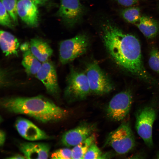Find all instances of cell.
<instances>
[{"instance_id":"1","label":"cell","mask_w":159,"mask_h":159,"mask_svg":"<svg viewBox=\"0 0 159 159\" xmlns=\"http://www.w3.org/2000/svg\"><path fill=\"white\" fill-rule=\"evenodd\" d=\"M100 29L104 45L116 64L140 78L153 81L144 66L140 43L136 37L125 33L108 20L102 24Z\"/></svg>"},{"instance_id":"2","label":"cell","mask_w":159,"mask_h":159,"mask_svg":"<svg viewBox=\"0 0 159 159\" xmlns=\"http://www.w3.org/2000/svg\"><path fill=\"white\" fill-rule=\"evenodd\" d=\"M4 109L10 112L25 115L44 123L57 122L64 119L68 111L44 97H8L1 99Z\"/></svg>"},{"instance_id":"3","label":"cell","mask_w":159,"mask_h":159,"mask_svg":"<svg viewBox=\"0 0 159 159\" xmlns=\"http://www.w3.org/2000/svg\"><path fill=\"white\" fill-rule=\"evenodd\" d=\"M135 136L130 124L122 123L108 135L104 145L111 147L119 154H125L133 150L136 145Z\"/></svg>"},{"instance_id":"4","label":"cell","mask_w":159,"mask_h":159,"mask_svg":"<svg viewBox=\"0 0 159 159\" xmlns=\"http://www.w3.org/2000/svg\"><path fill=\"white\" fill-rule=\"evenodd\" d=\"M91 93L85 73L71 69L67 77L64 95L69 102L85 99Z\"/></svg>"},{"instance_id":"5","label":"cell","mask_w":159,"mask_h":159,"mask_svg":"<svg viewBox=\"0 0 159 159\" xmlns=\"http://www.w3.org/2000/svg\"><path fill=\"white\" fill-rule=\"evenodd\" d=\"M89 45V37L82 33L61 41L59 48L60 62L65 64L84 54L87 52Z\"/></svg>"},{"instance_id":"6","label":"cell","mask_w":159,"mask_h":159,"mask_svg":"<svg viewBox=\"0 0 159 159\" xmlns=\"http://www.w3.org/2000/svg\"><path fill=\"white\" fill-rule=\"evenodd\" d=\"M156 115L155 108L151 105L140 108L135 114L136 130L146 145L150 148L153 146V127Z\"/></svg>"},{"instance_id":"7","label":"cell","mask_w":159,"mask_h":159,"mask_svg":"<svg viewBox=\"0 0 159 159\" xmlns=\"http://www.w3.org/2000/svg\"><path fill=\"white\" fill-rule=\"evenodd\" d=\"M85 74L91 93L102 95L110 92L113 89L111 80L96 62H92L87 64Z\"/></svg>"},{"instance_id":"8","label":"cell","mask_w":159,"mask_h":159,"mask_svg":"<svg viewBox=\"0 0 159 159\" xmlns=\"http://www.w3.org/2000/svg\"><path fill=\"white\" fill-rule=\"evenodd\" d=\"M132 101V94L129 90L123 91L116 94L112 98L107 106V116L115 121L123 120L130 111Z\"/></svg>"},{"instance_id":"9","label":"cell","mask_w":159,"mask_h":159,"mask_svg":"<svg viewBox=\"0 0 159 159\" xmlns=\"http://www.w3.org/2000/svg\"><path fill=\"white\" fill-rule=\"evenodd\" d=\"M85 12L80 0H61L57 14L67 27L72 28L80 22Z\"/></svg>"},{"instance_id":"10","label":"cell","mask_w":159,"mask_h":159,"mask_svg":"<svg viewBox=\"0 0 159 159\" xmlns=\"http://www.w3.org/2000/svg\"><path fill=\"white\" fill-rule=\"evenodd\" d=\"M36 77L44 85L47 92L54 97L60 92L57 73L53 64L48 60L42 63Z\"/></svg>"},{"instance_id":"11","label":"cell","mask_w":159,"mask_h":159,"mask_svg":"<svg viewBox=\"0 0 159 159\" xmlns=\"http://www.w3.org/2000/svg\"><path fill=\"white\" fill-rule=\"evenodd\" d=\"M95 129L94 125L84 123L64 133L61 140L62 144L67 147H74L85 140Z\"/></svg>"},{"instance_id":"12","label":"cell","mask_w":159,"mask_h":159,"mask_svg":"<svg viewBox=\"0 0 159 159\" xmlns=\"http://www.w3.org/2000/svg\"><path fill=\"white\" fill-rule=\"evenodd\" d=\"M15 126L19 135L29 140L48 139L50 138L30 121L24 118H17L15 122Z\"/></svg>"},{"instance_id":"13","label":"cell","mask_w":159,"mask_h":159,"mask_svg":"<svg viewBox=\"0 0 159 159\" xmlns=\"http://www.w3.org/2000/svg\"><path fill=\"white\" fill-rule=\"evenodd\" d=\"M36 5L31 0H19L17 2L18 15L30 26H36L38 24L39 12Z\"/></svg>"},{"instance_id":"14","label":"cell","mask_w":159,"mask_h":159,"mask_svg":"<svg viewBox=\"0 0 159 159\" xmlns=\"http://www.w3.org/2000/svg\"><path fill=\"white\" fill-rule=\"evenodd\" d=\"M18 147L26 159H47L49 156L50 147L47 143L21 142Z\"/></svg>"},{"instance_id":"15","label":"cell","mask_w":159,"mask_h":159,"mask_svg":"<svg viewBox=\"0 0 159 159\" xmlns=\"http://www.w3.org/2000/svg\"><path fill=\"white\" fill-rule=\"evenodd\" d=\"M29 46L32 54L42 63L49 60L52 54L53 50L50 46L41 39H32Z\"/></svg>"},{"instance_id":"16","label":"cell","mask_w":159,"mask_h":159,"mask_svg":"<svg viewBox=\"0 0 159 159\" xmlns=\"http://www.w3.org/2000/svg\"><path fill=\"white\" fill-rule=\"evenodd\" d=\"M0 45L3 53L6 56L18 55L19 42L17 38L11 33L0 31Z\"/></svg>"},{"instance_id":"17","label":"cell","mask_w":159,"mask_h":159,"mask_svg":"<svg viewBox=\"0 0 159 159\" xmlns=\"http://www.w3.org/2000/svg\"><path fill=\"white\" fill-rule=\"evenodd\" d=\"M135 24L144 36L148 39L155 37L159 31V22L147 16H141L139 21Z\"/></svg>"},{"instance_id":"18","label":"cell","mask_w":159,"mask_h":159,"mask_svg":"<svg viewBox=\"0 0 159 159\" xmlns=\"http://www.w3.org/2000/svg\"><path fill=\"white\" fill-rule=\"evenodd\" d=\"M22 51V65L28 74L35 76L39 70L42 63L32 54L30 47Z\"/></svg>"},{"instance_id":"19","label":"cell","mask_w":159,"mask_h":159,"mask_svg":"<svg viewBox=\"0 0 159 159\" xmlns=\"http://www.w3.org/2000/svg\"><path fill=\"white\" fill-rule=\"evenodd\" d=\"M96 136L93 133L87 139L74 146L72 150V159H83L88 149L96 140Z\"/></svg>"},{"instance_id":"20","label":"cell","mask_w":159,"mask_h":159,"mask_svg":"<svg viewBox=\"0 0 159 159\" xmlns=\"http://www.w3.org/2000/svg\"><path fill=\"white\" fill-rule=\"evenodd\" d=\"M120 14L128 22L135 24L139 20L141 16L140 9L136 7H129L122 10Z\"/></svg>"},{"instance_id":"21","label":"cell","mask_w":159,"mask_h":159,"mask_svg":"<svg viewBox=\"0 0 159 159\" xmlns=\"http://www.w3.org/2000/svg\"><path fill=\"white\" fill-rule=\"evenodd\" d=\"M11 19L15 23L18 21L17 0H0Z\"/></svg>"},{"instance_id":"22","label":"cell","mask_w":159,"mask_h":159,"mask_svg":"<svg viewBox=\"0 0 159 159\" xmlns=\"http://www.w3.org/2000/svg\"><path fill=\"white\" fill-rule=\"evenodd\" d=\"M148 63L150 68L159 74V51L155 47H153L151 49Z\"/></svg>"},{"instance_id":"23","label":"cell","mask_w":159,"mask_h":159,"mask_svg":"<svg viewBox=\"0 0 159 159\" xmlns=\"http://www.w3.org/2000/svg\"><path fill=\"white\" fill-rule=\"evenodd\" d=\"M50 158L54 159H72V150L67 148L57 150L51 154Z\"/></svg>"},{"instance_id":"24","label":"cell","mask_w":159,"mask_h":159,"mask_svg":"<svg viewBox=\"0 0 159 159\" xmlns=\"http://www.w3.org/2000/svg\"><path fill=\"white\" fill-rule=\"evenodd\" d=\"M11 17L4 5L0 3V23L2 26L11 28L12 27Z\"/></svg>"},{"instance_id":"25","label":"cell","mask_w":159,"mask_h":159,"mask_svg":"<svg viewBox=\"0 0 159 159\" xmlns=\"http://www.w3.org/2000/svg\"><path fill=\"white\" fill-rule=\"evenodd\" d=\"M95 143L89 147L83 159H100L102 153Z\"/></svg>"},{"instance_id":"26","label":"cell","mask_w":159,"mask_h":159,"mask_svg":"<svg viewBox=\"0 0 159 159\" xmlns=\"http://www.w3.org/2000/svg\"><path fill=\"white\" fill-rule=\"evenodd\" d=\"M119 4L125 6H130L138 3L140 0H115Z\"/></svg>"},{"instance_id":"27","label":"cell","mask_w":159,"mask_h":159,"mask_svg":"<svg viewBox=\"0 0 159 159\" xmlns=\"http://www.w3.org/2000/svg\"><path fill=\"white\" fill-rule=\"evenodd\" d=\"M6 139V134L2 130L0 131V145L2 146L5 143Z\"/></svg>"},{"instance_id":"28","label":"cell","mask_w":159,"mask_h":159,"mask_svg":"<svg viewBox=\"0 0 159 159\" xmlns=\"http://www.w3.org/2000/svg\"><path fill=\"white\" fill-rule=\"evenodd\" d=\"M113 154L111 152L102 153L100 159L110 158L113 156Z\"/></svg>"},{"instance_id":"29","label":"cell","mask_w":159,"mask_h":159,"mask_svg":"<svg viewBox=\"0 0 159 159\" xmlns=\"http://www.w3.org/2000/svg\"><path fill=\"white\" fill-rule=\"evenodd\" d=\"M7 159H25L26 158L24 155L20 154H16L6 158Z\"/></svg>"},{"instance_id":"30","label":"cell","mask_w":159,"mask_h":159,"mask_svg":"<svg viewBox=\"0 0 159 159\" xmlns=\"http://www.w3.org/2000/svg\"><path fill=\"white\" fill-rule=\"evenodd\" d=\"M37 5H42L45 3L48 0H31Z\"/></svg>"},{"instance_id":"31","label":"cell","mask_w":159,"mask_h":159,"mask_svg":"<svg viewBox=\"0 0 159 159\" xmlns=\"http://www.w3.org/2000/svg\"><path fill=\"white\" fill-rule=\"evenodd\" d=\"M140 153H137V154L133 155L131 158H144L145 156L143 154H142Z\"/></svg>"},{"instance_id":"32","label":"cell","mask_w":159,"mask_h":159,"mask_svg":"<svg viewBox=\"0 0 159 159\" xmlns=\"http://www.w3.org/2000/svg\"><path fill=\"white\" fill-rule=\"evenodd\" d=\"M157 157L159 159V152L158 153L157 155Z\"/></svg>"}]
</instances>
